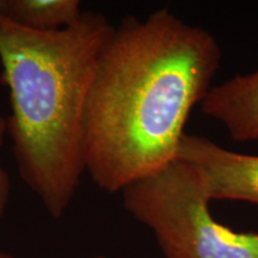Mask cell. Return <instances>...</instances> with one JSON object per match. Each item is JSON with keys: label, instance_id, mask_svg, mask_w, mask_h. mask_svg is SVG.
<instances>
[{"label": "cell", "instance_id": "5b68a950", "mask_svg": "<svg viewBox=\"0 0 258 258\" xmlns=\"http://www.w3.org/2000/svg\"><path fill=\"white\" fill-rule=\"evenodd\" d=\"M200 105L235 143H257L258 69L213 85Z\"/></svg>", "mask_w": 258, "mask_h": 258}, {"label": "cell", "instance_id": "52a82bcc", "mask_svg": "<svg viewBox=\"0 0 258 258\" xmlns=\"http://www.w3.org/2000/svg\"><path fill=\"white\" fill-rule=\"evenodd\" d=\"M6 133H8L6 118L0 114V150H2ZM10 198H11V180L0 161V218L5 215L6 209L9 207Z\"/></svg>", "mask_w": 258, "mask_h": 258}, {"label": "cell", "instance_id": "8992f818", "mask_svg": "<svg viewBox=\"0 0 258 258\" xmlns=\"http://www.w3.org/2000/svg\"><path fill=\"white\" fill-rule=\"evenodd\" d=\"M82 14L79 0H0L3 18L36 32H54L72 27Z\"/></svg>", "mask_w": 258, "mask_h": 258}, {"label": "cell", "instance_id": "6da1fadb", "mask_svg": "<svg viewBox=\"0 0 258 258\" xmlns=\"http://www.w3.org/2000/svg\"><path fill=\"white\" fill-rule=\"evenodd\" d=\"M221 59L211 31L167 8L115 25L84 112V164L97 188L121 192L177 159L190 112Z\"/></svg>", "mask_w": 258, "mask_h": 258}, {"label": "cell", "instance_id": "ba28073f", "mask_svg": "<svg viewBox=\"0 0 258 258\" xmlns=\"http://www.w3.org/2000/svg\"><path fill=\"white\" fill-rule=\"evenodd\" d=\"M0 258H15L11 253L4 252V251H0Z\"/></svg>", "mask_w": 258, "mask_h": 258}, {"label": "cell", "instance_id": "277c9868", "mask_svg": "<svg viewBox=\"0 0 258 258\" xmlns=\"http://www.w3.org/2000/svg\"><path fill=\"white\" fill-rule=\"evenodd\" d=\"M177 159L198 166L205 173L213 200L258 206V156L234 152L202 135L185 133Z\"/></svg>", "mask_w": 258, "mask_h": 258}, {"label": "cell", "instance_id": "9c48e42d", "mask_svg": "<svg viewBox=\"0 0 258 258\" xmlns=\"http://www.w3.org/2000/svg\"><path fill=\"white\" fill-rule=\"evenodd\" d=\"M92 258H108V257L104 256V254H97V256H93Z\"/></svg>", "mask_w": 258, "mask_h": 258}, {"label": "cell", "instance_id": "7a4b0ae2", "mask_svg": "<svg viewBox=\"0 0 258 258\" xmlns=\"http://www.w3.org/2000/svg\"><path fill=\"white\" fill-rule=\"evenodd\" d=\"M115 25L83 11L72 27L36 32L0 16V63L11 114L8 134L19 176L48 214L60 219L80 185L84 112L103 47Z\"/></svg>", "mask_w": 258, "mask_h": 258}, {"label": "cell", "instance_id": "3957f363", "mask_svg": "<svg viewBox=\"0 0 258 258\" xmlns=\"http://www.w3.org/2000/svg\"><path fill=\"white\" fill-rule=\"evenodd\" d=\"M123 207L156 238L164 258H258V233L215 220L207 177L176 159L121 191Z\"/></svg>", "mask_w": 258, "mask_h": 258}]
</instances>
